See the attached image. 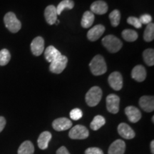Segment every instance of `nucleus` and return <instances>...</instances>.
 <instances>
[{
    "label": "nucleus",
    "instance_id": "b1692460",
    "mask_svg": "<svg viewBox=\"0 0 154 154\" xmlns=\"http://www.w3.org/2000/svg\"><path fill=\"white\" fill-rule=\"evenodd\" d=\"M74 7V2L72 0H63L59 4L57 7V12L58 15H60L63 10L65 9H72Z\"/></svg>",
    "mask_w": 154,
    "mask_h": 154
},
{
    "label": "nucleus",
    "instance_id": "39448f33",
    "mask_svg": "<svg viewBox=\"0 0 154 154\" xmlns=\"http://www.w3.org/2000/svg\"><path fill=\"white\" fill-rule=\"evenodd\" d=\"M68 59L66 56L61 55L50 63L49 70L54 74H61L66 67Z\"/></svg>",
    "mask_w": 154,
    "mask_h": 154
},
{
    "label": "nucleus",
    "instance_id": "7c9ffc66",
    "mask_svg": "<svg viewBox=\"0 0 154 154\" xmlns=\"http://www.w3.org/2000/svg\"><path fill=\"white\" fill-rule=\"evenodd\" d=\"M127 23L131 25H132V26H134V27L137 29L141 28L142 26V24L139 21V19L136 18V17H128V18L127 19Z\"/></svg>",
    "mask_w": 154,
    "mask_h": 154
},
{
    "label": "nucleus",
    "instance_id": "f8f14e48",
    "mask_svg": "<svg viewBox=\"0 0 154 154\" xmlns=\"http://www.w3.org/2000/svg\"><path fill=\"white\" fill-rule=\"evenodd\" d=\"M139 105L146 112H152L154 110V97L151 96H143L139 99Z\"/></svg>",
    "mask_w": 154,
    "mask_h": 154
},
{
    "label": "nucleus",
    "instance_id": "dca6fc26",
    "mask_svg": "<svg viewBox=\"0 0 154 154\" xmlns=\"http://www.w3.org/2000/svg\"><path fill=\"white\" fill-rule=\"evenodd\" d=\"M90 9H91V11L94 14L103 15L107 12L108 5L105 2L99 0V1H96L92 3Z\"/></svg>",
    "mask_w": 154,
    "mask_h": 154
},
{
    "label": "nucleus",
    "instance_id": "a211bd4d",
    "mask_svg": "<svg viewBox=\"0 0 154 154\" xmlns=\"http://www.w3.org/2000/svg\"><path fill=\"white\" fill-rule=\"evenodd\" d=\"M132 78L138 82H142L146 79V71L142 65H137L133 69L131 72Z\"/></svg>",
    "mask_w": 154,
    "mask_h": 154
},
{
    "label": "nucleus",
    "instance_id": "f03ea898",
    "mask_svg": "<svg viewBox=\"0 0 154 154\" xmlns=\"http://www.w3.org/2000/svg\"><path fill=\"white\" fill-rule=\"evenodd\" d=\"M102 44L106 49L111 53L118 52L123 46L121 40L113 35L106 36L102 39Z\"/></svg>",
    "mask_w": 154,
    "mask_h": 154
},
{
    "label": "nucleus",
    "instance_id": "9b49d317",
    "mask_svg": "<svg viewBox=\"0 0 154 154\" xmlns=\"http://www.w3.org/2000/svg\"><path fill=\"white\" fill-rule=\"evenodd\" d=\"M105 32V27L101 24H98L92 27L88 32L87 38L91 42H95L98 40Z\"/></svg>",
    "mask_w": 154,
    "mask_h": 154
},
{
    "label": "nucleus",
    "instance_id": "e433bc0d",
    "mask_svg": "<svg viewBox=\"0 0 154 154\" xmlns=\"http://www.w3.org/2000/svg\"><path fill=\"white\" fill-rule=\"evenodd\" d=\"M152 122H154V116H153V117H152Z\"/></svg>",
    "mask_w": 154,
    "mask_h": 154
},
{
    "label": "nucleus",
    "instance_id": "bb28decb",
    "mask_svg": "<svg viewBox=\"0 0 154 154\" xmlns=\"http://www.w3.org/2000/svg\"><path fill=\"white\" fill-rule=\"evenodd\" d=\"M143 38L146 42H149L153 41L154 38V24L153 23H150L146 26L143 34Z\"/></svg>",
    "mask_w": 154,
    "mask_h": 154
},
{
    "label": "nucleus",
    "instance_id": "5701e85b",
    "mask_svg": "<svg viewBox=\"0 0 154 154\" xmlns=\"http://www.w3.org/2000/svg\"><path fill=\"white\" fill-rule=\"evenodd\" d=\"M106 124V120L102 116L98 115L94 117L93 121H91V124H90V127L92 130L97 131L99 130L100 128H101Z\"/></svg>",
    "mask_w": 154,
    "mask_h": 154
},
{
    "label": "nucleus",
    "instance_id": "0eeeda50",
    "mask_svg": "<svg viewBox=\"0 0 154 154\" xmlns=\"http://www.w3.org/2000/svg\"><path fill=\"white\" fill-rule=\"evenodd\" d=\"M120 98L116 94H109L106 97V108L109 112L116 114L119 111Z\"/></svg>",
    "mask_w": 154,
    "mask_h": 154
},
{
    "label": "nucleus",
    "instance_id": "ddd939ff",
    "mask_svg": "<svg viewBox=\"0 0 154 154\" xmlns=\"http://www.w3.org/2000/svg\"><path fill=\"white\" fill-rule=\"evenodd\" d=\"M125 113L128 117V120L131 123H136L141 118V113L138 108L132 106H127L125 109Z\"/></svg>",
    "mask_w": 154,
    "mask_h": 154
},
{
    "label": "nucleus",
    "instance_id": "2f4dec72",
    "mask_svg": "<svg viewBox=\"0 0 154 154\" xmlns=\"http://www.w3.org/2000/svg\"><path fill=\"white\" fill-rule=\"evenodd\" d=\"M139 21L141 23V24H149L150 23H151L152 21V17L151 15L149 14H143L141 17L139 18Z\"/></svg>",
    "mask_w": 154,
    "mask_h": 154
},
{
    "label": "nucleus",
    "instance_id": "c85d7f7f",
    "mask_svg": "<svg viewBox=\"0 0 154 154\" xmlns=\"http://www.w3.org/2000/svg\"><path fill=\"white\" fill-rule=\"evenodd\" d=\"M11 54L7 49H3L0 51V66H5L9 62Z\"/></svg>",
    "mask_w": 154,
    "mask_h": 154
},
{
    "label": "nucleus",
    "instance_id": "4468645a",
    "mask_svg": "<svg viewBox=\"0 0 154 154\" xmlns=\"http://www.w3.org/2000/svg\"><path fill=\"white\" fill-rule=\"evenodd\" d=\"M126 150V143L121 139L116 140L109 146V154H124Z\"/></svg>",
    "mask_w": 154,
    "mask_h": 154
},
{
    "label": "nucleus",
    "instance_id": "423d86ee",
    "mask_svg": "<svg viewBox=\"0 0 154 154\" xmlns=\"http://www.w3.org/2000/svg\"><path fill=\"white\" fill-rule=\"evenodd\" d=\"M89 132L87 128L82 125H76L73 127L69 133V136L72 139L82 140L88 137Z\"/></svg>",
    "mask_w": 154,
    "mask_h": 154
},
{
    "label": "nucleus",
    "instance_id": "f257e3e1",
    "mask_svg": "<svg viewBox=\"0 0 154 154\" xmlns=\"http://www.w3.org/2000/svg\"><path fill=\"white\" fill-rule=\"evenodd\" d=\"M89 67L91 73L95 76H100L105 74L107 71L105 59L101 55L95 56L90 62Z\"/></svg>",
    "mask_w": 154,
    "mask_h": 154
},
{
    "label": "nucleus",
    "instance_id": "f704fd0d",
    "mask_svg": "<svg viewBox=\"0 0 154 154\" xmlns=\"http://www.w3.org/2000/svg\"><path fill=\"white\" fill-rule=\"evenodd\" d=\"M6 125V119L3 116H0V133L2 131Z\"/></svg>",
    "mask_w": 154,
    "mask_h": 154
},
{
    "label": "nucleus",
    "instance_id": "412c9836",
    "mask_svg": "<svg viewBox=\"0 0 154 154\" xmlns=\"http://www.w3.org/2000/svg\"><path fill=\"white\" fill-rule=\"evenodd\" d=\"M94 19H95V17H94V14L91 11H85L84 14H83L82 19V22H81L82 26L85 29L89 28L93 24Z\"/></svg>",
    "mask_w": 154,
    "mask_h": 154
},
{
    "label": "nucleus",
    "instance_id": "6ab92c4d",
    "mask_svg": "<svg viewBox=\"0 0 154 154\" xmlns=\"http://www.w3.org/2000/svg\"><path fill=\"white\" fill-rule=\"evenodd\" d=\"M51 134L49 131H44L38 136L37 140L38 146L40 149L45 150L48 148L49 141L51 139Z\"/></svg>",
    "mask_w": 154,
    "mask_h": 154
},
{
    "label": "nucleus",
    "instance_id": "2eb2a0df",
    "mask_svg": "<svg viewBox=\"0 0 154 154\" xmlns=\"http://www.w3.org/2000/svg\"><path fill=\"white\" fill-rule=\"evenodd\" d=\"M118 132L120 136L125 139H132L135 137L134 131L125 123H121L118 126Z\"/></svg>",
    "mask_w": 154,
    "mask_h": 154
},
{
    "label": "nucleus",
    "instance_id": "20e7f679",
    "mask_svg": "<svg viewBox=\"0 0 154 154\" xmlns=\"http://www.w3.org/2000/svg\"><path fill=\"white\" fill-rule=\"evenodd\" d=\"M102 97V91L99 86H93L86 94V102L91 107L99 104Z\"/></svg>",
    "mask_w": 154,
    "mask_h": 154
},
{
    "label": "nucleus",
    "instance_id": "393cba45",
    "mask_svg": "<svg viewBox=\"0 0 154 154\" xmlns=\"http://www.w3.org/2000/svg\"><path fill=\"white\" fill-rule=\"evenodd\" d=\"M122 37L126 42H132L136 41L138 38V33L136 31L132 29H125L122 32Z\"/></svg>",
    "mask_w": 154,
    "mask_h": 154
},
{
    "label": "nucleus",
    "instance_id": "1a4fd4ad",
    "mask_svg": "<svg viewBox=\"0 0 154 154\" xmlns=\"http://www.w3.org/2000/svg\"><path fill=\"white\" fill-rule=\"evenodd\" d=\"M52 126L57 131H63L72 128V122L67 118H59L53 121Z\"/></svg>",
    "mask_w": 154,
    "mask_h": 154
},
{
    "label": "nucleus",
    "instance_id": "f3484780",
    "mask_svg": "<svg viewBox=\"0 0 154 154\" xmlns=\"http://www.w3.org/2000/svg\"><path fill=\"white\" fill-rule=\"evenodd\" d=\"M57 8L54 5H49L44 11V17L48 24L52 25L55 24L57 20Z\"/></svg>",
    "mask_w": 154,
    "mask_h": 154
},
{
    "label": "nucleus",
    "instance_id": "72a5a7b5",
    "mask_svg": "<svg viewBox=\"0 0 154 154\" xmlns=\"http://www.w3.org/2000/svg\"><path fill=\"white\" fill-rule=\"evenodd\" d=\"M57 154H70L66 147L61 146L57 151Z\"/></svg>",
    "mask_w": 154,
    "mask_h": 154
},
{
    "label": "nucleus",
    "instance_id": "473e14b6",
    "mask_svg": "<svg viewBox=\"0 0 154 154\" xmlns=\"http://www.w3.org/2000/svg\"><path fill=\"white\" fill-rule=\"evenodd\" d=\"M85 154H103V152L99 148L91 147L86 150Z\"/></svg>",
    "mask_w": 154,
    "mask_h": 154
},
{
    "label": "nucleus",
    "instance_id": "aec40b11",
    "mask_svg": "<svg viewBox=\"0 0 154 154\" xmlns=\"http://www.w3.org/2000/svg\"><path fill=\"white\" fill-rule=\"evenodd\" d=\"M61 55V54L60 51L56 49L54 46H49L44 51V57H45L46 60L50 63Z\"/></svg>",
    "mask_w": 154,
    "mask_h": 154
},
{
    "label": "nucleus",
    "instance_id": "4be33fe9",
    "mask_svg": "<svg viewBox=\"0 0 154 154\" xmlns=\"http://www.w3.org/2000/svg\"><path fill=\"white\" fill-rule=\"evenodd\" d=\"M34 145L29 140L23 142L18 149V154H34Z\"/></svg>",
    "mask_w": 154,
    "mask_h": 154
},
{
    "label": "nucleus",
    "instance_id": "9d476101",
    "mask_svg": "<svg viewBox=\"0 0 154 154\" xmlns=\"http://www.w3.org/2000/svg\"><path fill=\"white\" fill-rule=\"evenodd\" d=\"M31 50L34 56L42 55L44 50V40L42 36H36L31 43Z\"/></svg>",
    "mask_w": 154,
    "mask_h": 154
},
{
    "label": "nucleus",
    "instance_id": "cd10ccee",
    "mask_svg": "<svg viewBox=\"0 0 154 154\" xmlns=\"http://www.w3.org/2000/svg\"><path fill=\"white\" fill-rule=\"evenodd\" d=\"M109 19L111 21V24L113 27L119 26L121 21V13L118 9H115L111 11L109 14Z\"/></svg>",
    "mask_w": 154,
    "mask_h": 154
},
{
    "label": "nucleus",
    "instance_id": "7ed1b4c3",
    "mask_svg": "<svg viewBox=\"0 0 154 154\" xmlns=\"http://www.w3.org/2000/svg\"><path fill=\"white\" fill-rule=\"evenodd\" d=\"M4 22L7 29L12 33H17L22 28L20 21L17 18L16 15L13 12H8L5 14Z\"/></svg>",
    "mask_w": 154,
    "mask_h": 154
},
{
    "label": "nucleus",
    "instance_id": "a878e982",
    "mask_svg": "<svg viewBox=\"0 0 154 154\" xmlns=\"http://www.w3.org/2000/svg\"><path fill=\"white\" fill-rule=\"evenodd\" d=\"M144 61L148 66H153L154 65V50L153 49H146L143 53Z\"/></svg>",
    "mask_w": 154,
    "mask_h": 154
},
{
    "label": "nucleus",
    "instance_id": "c9c22d12",
    "mask_svg": "<svg viewBox=\"0 0 154 154\" xmlns=\"http://www.w3.org/2000/svg\"><path fill=\"white\" fill-rule=\"evenodd\" d=\"M151 151L152 154H154V140L151 142Z\"/></svg>",
    "mask_w": 154,
    "mask_h": 154
},
{
    "label": "nucleus",
    "instance_id": "c756f323",
    "mask_svg": "<svg viewBox=\"0 0 154 154\" xmlns=\"http://www.w3.org/2000/svg\"><path fill=\"white\" fill-rule=\"evenodd\" d=\"M83 116V112L80 109L76 108V109H72L70 112V118L74 121L79 120Z\"/></svg>",
    "mask_w": 154,
    "mask_h": 154
},
{
    "label": "nucleus",
    "instance_id": "6e6552de",
    "mask_svg": "<svg viewBox=\"0 0 154 154\" xmlns=\"http://www.w3.org/2000/svg\"><path fill=\"white\" fill-rule=\"evenodd\" d=\"M109 84L115 91H119L123 87V77L121 73L114 72L109 75Z\"/></svg>",
    "mask_w": 154,
    "mask_h": 154
}]
</instances>
